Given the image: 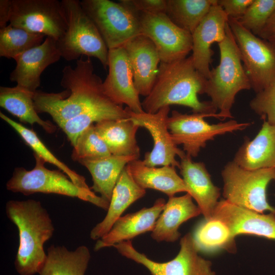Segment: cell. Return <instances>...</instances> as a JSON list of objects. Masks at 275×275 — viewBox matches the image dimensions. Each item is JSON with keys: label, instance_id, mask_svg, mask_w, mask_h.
I'll return each instance as SVG.
<instances>
[{"label": "cell", "instance_id": "cell-1", "mask_svg": "<svg viewBox=\"0 0 275 275\" xmlns=\"http://www.w3.org/2000/svg\"><path fill=\"white\" fill-rule=\"evenodd\" d=\"M62 73L60 84L65 90H37L33 95L36 112L48 114L59 126L90 108L113 102L105 94L103 81L95 73L89 57L76 60L74 67L66 66Z\"/></svg>", "mask_w": 275, "mask_h": 275}, {"label": "cell", "instance_id": "cell-2", "mask_svg": "<svg viewBox=\"0 0 275 275\" xmlns=\"http://www.w3.org/2000/svg\"><path fill=\"white\" fill-rule=\"evenodd\" d=\"M206 78L196 69L191 55L169 63L160 62L155 82L150 94L142 102L144 111L155 113L161 108L180 105L193 113L209 114L219 119L211 102L201 101Z\"/></svg>", "mask_w": 275, "mask_h": 275}, {"label": "cell", "instance_id": "cell-3", "mask_svg": "<svg viewBox=\"0 0 275 275\" xmlns=\"http://www.w3.org/2000/svg\"><path fill=\"white\" fill-rule=\"evenodd\" d=\"M6 213L19 233L14 261L17 272L20 275L39 273L47 257L44 244L54 231L49 214L40 201L33 199L8 201Z\"/></svg>", "mask_w": 275, "mask_h": 275}, {"label": "cell", "instance_id": "cell-4", "mask_svg": "<svg viewBox=\"0 0 275 275\" xmlns=\"http://www.w3.org/2000/svg\"><path fill=\"white\" fill-rule=\"evenodd\" d=\"M218 45L219 63L210 70L204 94L210 98L213 106L219 111V119L225 120L233 118L231 109L236 95L242 90H250L251 85L229 24L226 37Z\"/></svg>", "mask_w": 275, "mask_h": 275}, {"label": "cell", "instance_id": "cell-5", "mask_svg": "<svg viewBox=\"0 0 275 275\" xmlns=\"http://www.w3.org/2000/svg\"><path fill=\"white\" fill-rule=\"evenodd\" d=\"M35 165L31 170L23 167L14 169L6 183L7 189L14 193L29 196L37 193L54 194L77 198L107 210L109 203L97 196L92 190L80 188L60 170L45 168V161L34 153Z\"/></svg>", "mask_w": 275, "mask_h": 275}, {"label": "cell", "instance_id": "cell-6", "mask_svg": "<svg viewBox=\"0 0 275 275\" xmlns=\"http://www.w3.org/2000/svg\"><path fill=\"white\" fill-rule=\"evenodd\" d=\"M67 28L57 41L61 57L67 61L84 56L94 57L104 69L108 67L109 50L97 28L83 10L78 0L61 1Z\"/></svg>", "mask_w": 275, "mask_h": 275}, {"label": "cell", "instance_id": "cell-7", "mask_svg": "<svg viewBox=\"0 0 275 275\" xmlns=\"http://www.w3.org/2000/svg\"><path fill=\"white\" fill-rule=\"evenodd\" d=\"M223 196L227 202L259 213H275V207L267 201L268 184L275 181V169H244L233 160L228 162L222 171Z\"/></svg>", "mask_w": 275, "mask_h": 275}, {"label": "cell", "instance_id": "cell-8", "mask_svg": "<svg viewBox=\"0 0 275 275\" xmlns=\"http://www.w3.org/2000/svg\"><path fill=\"white\" fill-rule=\"evenodd\" d=\"M80 3L108 50L122 47L141 34L136 16L121 1L82 0Z\"/></svg>", "mask_w": 275, "mask_h": 275}, {"label": "cell", "instance_id": "cell-9", "mask_svg": "<svg viewBox=\"0 0 275 275\" xmlns=\"http://www.w3.org/2000/svg\"><path fill=\"white\" fill-rule=\"evenodd\" d=\"M213 116L202 113L188 115L173 111L167 121L168 127L174 143L182 145L183 150L190 157H197L206 143L217 135L244 129L250 123L230 120L209 124L204 118Z\"/></svg>", "mask_w": 275, "mask_h": 275}, {"label": "cell", "instance_id": "cell-10", "mask_svg": "<svg viewBox=\"0 0 275 275\" xmlns=\"http://www.w3.org/2000/svg\"><path fill=\"white\" fill-rule=\"evenodd\" d=\"M228 24L237 45L251 89L258 93L275 79V48L245 29L235 19Z\"/></svg>", "mask_w": 275, "mask_h": 275}, {"label": "cell", "instance_id": "cell-11", "mask_svg": "<svg viewBox=\"0 0 275 275\" xmlns=\"http://www.w3.org/2000/svg\"><path fill=\"white\" fill-rule=\"evenodd\" d=\"M180 249L172 260L154 261L136 251L131 240L113 245L123 256L145 266L152 275H215L211 262L199 255L193 234L188 233L180 241Z\"/></svg>", "mask_w": 275, "mask_h": 275}, {"label": "cell", "instance_id": "cell-12", "mask_svg": "<svg viewBox=\"0 0 275 275\" xmlns=\"http://www.w3.org/2000/svg\"><path fill=\"white\" fill-rule=\"evenodd\" d=\"M9 22L14 26L57 41L67 28L62 2L58 0H11Z\"/></svg>", "mask_w": 275, "mask_h": 275}, {"label": "cell", "instance_id": "cell-13", "mask_svg": "<svg viewBox=\"0 0 275 275\" xmlns=\"http://www.w3.org/2000/svg\"><path fill=\"white\" fill-rule=\"evenodd\" d=\"M133 12L139 21L141 34L154 43L160 62L185 58L191 51V34L177 25L166 13Z\"/></svg>", "mask_w": 275, "mask_h": 275}, {"label": "cell", "instance_id": "cell-14", "mask_svg": "<svg viewBox=\"0 0 275 275\" xmlns=\"http://www.w3.org/2000/svg\"><path fill=\"white\" fill-rule=\"evenodd\" d=\"M126 109L129 119L148 130L153 140V148L151 151L145 153L144 163L149 167L171 166L179 168L180 162L176 157L178 156L181 158L186 153L174 143L168 129L170 106L163 107L155 113L145 111L136 113L127 107Z\"/></svg>", "mask_w": 275, "mask_h": 275}, {"label": "cell", "instance_id": "cell-15", "mask_svg": "<svg viewBox=\"0 0 275 275\" xmlns=\"http://www.w3.org/2000/svg\"><path fill=\"white\" fill-rule=\"evenodd\" d=\"M108 73L103 81L105 94L118 105H126L136 113L144 112L134 83L133 73L126 50L123 46L109 49Z\"/></svg>", "mask_w": 275, "mask_h": 275}, {"label": "cell", "instance_id": "cell-16", "mask_svg": "<svg viewBox=\"0 0 275 275\" xmlns=\"http://www.w3.org/2000/svg\"><path fill=\"white\" fill-rule=\"evenodd\" d=\"M228 20V16L216 1L191 34L194 64L197 70L206 79L210 73L213 54L211 45L224 40Z\"/></svg>", "mask_w": 275, "mask_h": 275}, {"label": "cell", "instance_id": "cell-17", "mask_svg": "<svg viewBox=\"0 0 275 275\" xmlns=\"http://www.w3.org/2000/svg\"><path fill=\"white\" fill-rule=\"evenodd\" d=\"M212 218L223 222L235 238L250 234L275 240V213H259L223 199L218 201Z\"/></svg>", "mask_w": 275, "mask_h": 275}, {"label": "cell", "instance_id": "cell-18", "mask_svg": "<svg viewBox=\"0 0 275 275\" xmlns=\"http://www.w3.org/2000/svg\"><path fill=\"white\" fill-rule=\"evenodd\" d=\"M61 58L57 40L46 37L40 45L14 59L16 65L11 72L9 79L16 82L17 86L34 93L40 85V76L44 70Z\"/></svg>", "mask_w": 275, "mask_h": 275}, {"label": "cell", "instance_id": "cell-19", "mask_svg": "<svg viewBox=\"0 0 275 275\" xmlns=\"http://www.w3.org/2000/svg\"><path fill=\"white\" fill-rule=\"evenodd\" d=\"M123 47L130 62L135 87L140 95L146 97L154 85L160 62L156 47L151 39L142 34Z\"/></svg>", "mask_w": 275, "mask_h": 275}, {"label": "cell", "instance_id": "cell-20", "mask_svg": "<svg viewBox=\"0 0 275 275\" xmlns=\"http://www.w3.org/2000/svg\"><path fill=\"white\" fill-rule=\"evenodd\" d=\"M181 159L180 172L187 192L196 201L205 219L211 218L218 202L221 189L212 182L203 162H194L185 154Z\"/></svg>", "mask_w": 275, "mask_h": 275}, {"label": "cell", "instance_id": "cell-21", "mask_svg": "<svg viewBox=\"0 0 275 275\" xmlns=\"http://www.w3.org/2000/svg\"><path fill=\"white\" fill-rule=\"evenodd\" d=\"M166 204L164 199L159 198L151 207H144L135 212L121 216L116 221L110 231L97 240L94 248V251L113 246L120 242L130 240L141 234L152 232Z\"/></svg>", "mask_w": 275, "mask_h": 275}, {"label": "cell", "instance_id": "cell-22", "mask_svg": "<svg viewBox=\"0 0 275 275\" xmlns=\"http://www.w3.org/2000/svg\"><path fill=\"white\" fill-rule=\"evenodd\" d=\"M200 214V208L194 203L188 193L170 197L156 221L151 237L158 242H174L181 235L178 231L180 225Z\"/></svg>", "mask_w": 275, "mask_h": 275}, {"label": "cell", "instance_id": "cell-23", "mask_svg": "<svg viewBox=\"0 0 275 275\" xmlns=\"http://www.w3.org/2000/svg\"><path fill=\"white\" fill-rule=\"evenodd\" d=\"M145 194L146 189L136 183L125 167L114 187L106 216L92 229L91 238L98 240L105 235L123 212Z\"/></svg>", "mask_w": 275, "mask_h": 275}, {"label": "cell", "instance_id": "cell-24", "mask_svg": "<svg viewBox=\"0 0 275 275\" xmlns=\"http://www.w3.org/2000/svg\"><path fill=\"white\" fill-rule=\"evenodd\" d=\"M233 161L248 170L275 169V126L264 120L256 136L245 140Z\"/></svg>", "mask_w": 275, "mask_h": 275}, {"label": "cell", "instance_id": "cell-25", "mask_svg": "<svg viewBox=\"0 0 275 275\" xmlns=\"http://www.w3.org/2000/svg\"><path fill=\"white\" fill-rule=\"evenodd\" d=\"M126 167L136 183L144 189L160 191L169 198L178 193L187 192L182 178L178 175L174 167H149L138 159L130 161Z\"/></svg>", "mask_w": 275, "mask_h": 275}, {"label": "cell", "instance_id": "cell-26", "mask_svg": "<svg viewBox=\"0 0 275 275\" xmlns=\"http://www.w3.org/2000/svg\"><path fill=\"white\" fill-rule=\"evenodd\" d=\"M95 127L112 155L139 158L136 133L140 127L130 119L104 120L96 123Z\"/></svg>", "mask_w": 275, "mask_h": 275}, {"label": "cell", "instance_id": "cell-27", "mask_svg": "<svg viewBox=\"0 0 275 275\" xmlns=\"http://www.w3.org/2000/svg\"><path fill=\"white\" fill-rule=\"evenodd\" d=\"M135 156L111 155L97 159H85L79 162L90 173L93 182L91 189L100 194L101 197L110 202L114 187L123 170Z\"/></svg>", "mask_w": 275, "mask_h": 275}, {"label": "cell", "instance_id": "cell-28", "mask_svg": "<svg viewBox=\"0 0 275 275\" xmlns=\"http://www.w3.org/2000/svg\"><path fill=\"white\" fill-rule=\"evenodd\" d=\"M89 249L81 245L74 251L64 246L52 245L47 250L46 260L40 275H85L90 260Z\"/></svg>", "mask_w": 275, "mask_h": 275}, {"label": "cell", "instance_id": "cell-29", "mask_svg": "<svg viewBox=\"0 0 275 275\" xmlns=\"http://www.w3.org/2000/svg\"><path fill=\"white\" fill-rule=\"evenodd\" d=\"M34 93L16 85L14 87H0V106L19 119L20 121L33 125L39 124L48 133L56 130V126L49 121L40 118L33 101Z\"/></svg>", "mask_w": 275, "mask_h": 275}, {"label": "cell", "instance_id": "cell-30", "mask_svg": "<svg viewBox=\"0 0 275 275\" xmlns=\"http://www.w3.org/2000/svg\"><path fill=\"white\" fill-rule=\"evenodd\" d=\"M193 236L199 252L211 253L221 250L230 253L236 251L235 238L228 227L216 218L205 219L199 223Z\"/></svg>", "mask_w": 275, "mask_h": 275}, {"label": "cell", "instance_id": "cell-31", "mask_svg": "<svg viewBox=\"0 0 275 275\" xmlns=\"http://www.w3.org/2000/svg\"><path fill=\"white\" fill-rule=\"evenodd\" d=\"M127 118H129V115L126 108L111 102L90 108L65 122L59 127L66 134L73 147L78 136L94 123Z\"/></svg>", "mask_w": 275, "mask_h": 275}, {"label": "cell", "instance_id": "cell-32", "mask_svg": "<svg viewBox=\"0 0 275 275\" xmlns=\"http://www.w3.org/2000/svg\"><path fill=\"white\" fill-rule=\"evenodd\" d=\"M0 117L18 133L26 144L33 150L34 153L42 157L45 162L56 166L78 187L87 190H91L86 183L85 177L71 170L54 155L33 130L14 121L2 112L0 113Z\"/></svg>", "mask_w": 275, "mask_h": 275}, {"label": "cell", "instance_id": "cell-33", "mask_svg": "<svg viewBox=\"0 0 275 275\" xmlns=\"http://www.w3.org/2000/svg\"><path fill=\"white\" fill-rule=\"evenodd\" d=\"M217 0H167L166 14L180 28L193 34Z\"/></svg>", "mask_w": 275, "mask_h": 275}, {"label": "cell", "instance_id": "cell-34", "mask_svg": "<svg viewBox=\"0 0 275 275\" xmlns=\"http://www.w3.org/2000/svg\"><path fill=\"white\" fill-rule=\"evenodd\" d=\"M45 36L9 24L0 29V57L14 59L42 44Z\"/></svg>", "mask_w": 275, "mask_h": 275}, {"label": "cell", "instance_id": "cell-35", "mask_svg": "<svg viewBox=\"0 0 275 275\" xmlns=\"http://www.w3.org/2000/svg\"><path fill=\"white\" fill-rule=\"evenodd\" d=\"M111 155L106 144L93 124L78 136L73 146L71 158L79 162L82 160L97 159Z\"/></svg>", "mask_w": 275, "mask_h": 275}, {"label": "cell", "instance_id": "cell-36", "mask_svg": "<svg viewBox=\"0 0 275 275\" xmlns=\"http://www.w3.org/2000/svg\"><path fill=\"white\" fill-rule=\"evenodd\" d=\"M274 10L275 0H254L244 14L237 20L245 29L258 36Z\"/></svg>", "mask_w": 275, "mask_h": 275}, {"label": "cell", "instance_id": "cell-37", "mask_svg": "<svg viewBox=\"0 0 275 275\" xmlns=\"http://www.w3.org/2000/svg\"><path fill=\"white\" fill-rule=\"evenodd\" d=\"M250 106L256 114L265 117L268 123L275 126V79L256 93Z\"/></svg>", "mask_w": 275, "mask_h": 275}, {"label": "cell", "instance_id": "cell-38", "mask_svg": "<svg viewBox=\"0 0 275 275\" xmlns=\"http://www.w3.org/2000/svg\"><path fill=\"white\" fill-rule=\"evenodd\" d=\"M134 12L166 13L167 0H121L120 1Z\"/></svg>", "mask_w": 275, "mask_h": 275}, {"label": "cell", "instance_id": "cell-39", "mask_svg": "<svg viewBox=\"0 0 275 275\" xmlns=\"http://www.w3.org/2000/svg\"><path fill=\"white\" fill-rule=\"evenodd\" d=\"M254 0H217L229 18L238 20L245 13Z\"/></svg>", "mask_w": 275, "mask_h": 275}, {"label": "cell", "instance_id": "cell-40", "mask_svg": "<svg viewBox=\"0 0 275 275\" xmlns=\"http://www.w3.org/2000/svg\"><path fill=\"white\" fill-rule=\"evenodd\" d=\"M275 36V10L268 19L264 27L258 35V37L268 40Z\"/></svg>", "mask_w": 275, "mask_h": 275}, {"label": "cell", "instance_id": "cell-41", "mask_svg": "<svg viewBox=\"0 0 275 275\" xmlns=\"http://www.w3.org/2000/svg\"><path fill=\"white\" fill-rule=\"evenodd\" d=\"M11 8V0L0 1V28L7 26L9 22Z\"/></svg>", "mask_w": 275, "mask_h": 275}, {"label": "cell", "instance_id": "cell-42", "mask_svg": "<svg viewBox=\"0 0 275 275\" xmlns=\"http://www.w3.org/2000/svg\"><path fill=\"white\" fill-rule=\"evenodd\" d=\"M267 41H268L275 48V36L269 38Z\"/></svg>", "mask_w": 275, "mask_h": 275}]
</instances>
